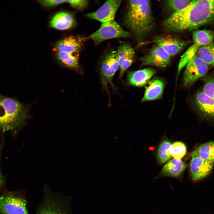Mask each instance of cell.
<instances>
[{"mask_svg":"<svg viewBox=\"0 0 214 214\" xmlns=\"http://www.w3.org/2000/svg\"><path fill=\"white\" fill-rule=\"evenodd\" d=\"M203 90L204 93L214 100V78L206 81Z\"/></svg>","mask_w":214,"mask_h":214,"instance_id":"83f0119b","label":"cell"},{"mask_svg":"<svg viewBox=\"0 0 214 214\" xmlns=\"http://www.w3.org/2000/svg\"><path fill=\"white\" fill-rule=\"evenodd\" d=\"M116 54L120 70L119 77L121 78L126 70L132 64L134 52L130 45L125 44L119 47Z\"/></svg>","mask_w":214,"mask_h":214,"instance_id":"4fadbf2b","label":"cell"},{"mask_svg":"<svg viewBox=\"0 0 214 214\" xmlns=\"http://www.w3.org/2000/svg\"><path fill=\"white\" fill-rule=\"evenodd\" d=\"M75 24V20L73 16L66 12L57 13L53 16L50 22L51 27L59 30L70 29Z\"/></svg>","mask_w":214,"mask_h":214,"instance_id":"ac0fdd59","label":"cell"},{"mask_svg":"<svg viewBox=\"0 0 214 214\" xmlns=\"http://www.w3.org/2000/svg\"><path fill=\"white\" fill-rule=\"evenodd\" d=\"M28 107L18 100L0 94V130L14 131L22 126L28 117Z\"/></svg>","mask_w":214,"mask_h":214,"instance_id":"3957f363","label":"cell"},{"mask_svg":"<svg viewBox=\"0 0 214 214\" xmlns=\"http://www.w3.org/2000/svg\"><path fill=\"white\" fill-rule=\"evenodd\" d=\"M124 22L139 44L152 32L155 26L150 1L130 0Z\"/></svg>","mask_w":214,"mask_h":214,"instance_id":"7a4b0ae2","label":"cell"},{"mask_svg":"<svg viewBox=\"0 0 214 214\" xmlns=\"http://www.w3.org/2000/svg\"><path fill=\"white\" fill-rule=\"evenodd\" d=\"M2 143L0 146V160L2 149ZM5 180L4 177L3 176L1 171L0 168V192L2 191L5 189Z\"/></svg>","mask_w":214,"mask_h":214,"instance_id":"4dcf8cb0","label":"cell"},{"mask_svg":"<svg viewBox=\"0 0 214 214\" xmlns=\"http://www.w3.org/2000/svg\"><path fill=\"white\" fill-rule=\"evenodd\" d=\"M191 155L190 170L191 178L194 181L201 180L210 173L213 164L202 158L192 152Z\"/></svg>","mask_w":214,"mask_h":214,"instance_id":"7c38bea8","label":"cell"},{"mask_svg":"<svg viewBox=\"0 0 214 214\" xmlns=\"http://www.w3.org/2000/svg\"><path fill=\"white\" fill-rule=\"evenodd\" d=\"M199 47L193 44L191 45L181 57L177 70L178 76L182 69L185 66L190 60L196 54Z\"/></svg>","mask_w":214,"mask_h":214,"instance_id":"d4e9b609","label":"cell"},{"mask_svg":"<svg viewBox=\"0 0 214 214\" xmlns=\"http://www.w3.org/2000/svg\"><path fill=\"white\" fill-rule=\"evenodd\" d=\"M202 158L214 163V141L203 143L192 152Z\"/></svg>","mask_w":214,"mask_h":214,"instance_id":"7402d4cb","label":"cell"},{"mask_svg":"<svg viewBox=\"0 0 214 214\" xmlns=\"http://www.w3.org/2000/svg\"><path fill=\"white\" fill-rule=\"evenodd\" d=\"M43 196L37 205L36 214H73L71 197L52 191L48 185L43 188Z\"/></svg>","mask_w":214,"mask_h":214,"instance_id":"277c9868","label":"cell"},{"mask_svg":"<svg viewBox=\"0 0 214 214\" xmlns=\"http://www.w3.org/2000/svg\"><path fill=\"white\" fill-rule=\"evenodd\" d=\"M83 38L73 36L66 37L58 41L55 45L57 51L78 53L83 45Z\"/></svg>","mask_w":214,"mask_h":214,"instance_id":"e0dca14e","label":"cell"},{"mask_svg":"<svg viewBox=\"0 0 214 214\" xmlns=\"http://www.w3.org/2000/svg\"><path fill=\"white\" fill-rule=\"evenodd\" d=\"M197 55L207 65H214V43L199 47Z\"/></svg>","mask_w":214,"mask_h":214,"instance_id":"603a6c76","label":"cell"},{"mask_svg":"<svg viewBox=\"0 0 214 214\" xmlns=\"http://www.w3.org/2000/svg\"><path fill=\"white\" fill-rule=\"evenodd\" d=\"M195 106L200 113L205 117L214 119V100L202 91L197 93L194 97Z\"/></svg>","mask_w":214,"mask_h":214,"instance_id":"9a60e30c","label":"cell"},{"mask_svg":"<svg viewBox=\"0 0 214 214\" xmlns=\"http://www.w3.org/2000/svg\"><path fill=\"white\" fill-rule=\"evenodd\" d=\"M214 21V0H191L183 9L174 12L163 24L168 31L181 32L196 29Z\"/></svg>","mask_w":214,"mask_h":214,"instance_id":"6da1fadb","label":"cell"},{"mask_svg":"<svg viewBox=\"0 0 214 214\" xmlns=\"http://www.w3.org/2000/svg\"><path fill=\"white\" fill-rule=\"evenodd\" d=\"M39 2L44 6L51 7L66 2V0H42L39 1Z\"/></svg>","mask_w":214,"mask_h":214,"instance_id":"f546056e","label":"cell"},{"mask_svg":"<svg viewBox=\"0 0 214 214\" xmlns=\"http://www.w3.org/2000/svg\"><path fill=\"white\" fill-rule=\"evenodd\" d=\"M186 152V147L183 143L177 141L172 144L170 153L173 158L181 159L185 155Z\"/></svg>","mask_w":214,"mask_h":214,"instance_id":"484cf974","label":"cell"},{"mask_svg":"<svg viewBox=\"0 0 214 214\" xmlns=\"http://www.w3.org/2000/svg\"><path fill=\"white\" fill-rule=\"evenodd\" d=\"M122 0L106 1L95 12L86 14L88 18L98 21L102 23L114 20L117 11Z\"/></svg>","mask_w":214,"mask_h":214,"instance_id":"8fae6325","label":"cell"},{"mask_svg":"<svg viewBox=\"0 0 214 214\" xmlns=\"http://www.w3.org/2000/svg\"><path fill=\"white\" fill-rule=\"evenodd\" d=\"M152 41L161 48L171 57L177 54L189 43L188 41L169 35L155 36Z\"/></svg>","mask_w":214,"mask_h":214,"instance_id":"9c48e42d","label":"cell"},{"mask_svg":"<svg viewBox=\"0 0 214 214\" xmlns=\"http://www.w3.org/2000/svg\"><path fill=\"white\" fill-rule=\"evenodd\" d=\"M131 34L123 29L114 20L102 23L100 27L89 38L97 45L106 40L130 37Z\"/></svg>","mask_w":214,"mask_h":214,"instance_id":"8992f818","label":"cell"},{"mask_svg":"<svg viewBox=\"0 0 214 214\" xmlns=\"http://www.w3.org/2000/svg\"><path fill=\"white\" fill-rule=\"evenodd\" d=\"M66 2L69 3L71 7L79 10L84 8L88 3V1L85 0H66Z\"/></svg>","mask_w":214,"mask_h":214,"instance_id":"f1b7e54d","label":"cell"},{"mask_svg":"<svg viewBox=\"0 0 214 214\" xmlns=\"http://www.w3.org/2000/svg\"><path fill=\"white\" fill-rule=\"evenodd\" d=\"M171 144L169 141L166 140L163 141L160 144L158 149L157 156L161 163L168 162L172 157L170 153Z\"/></svg>","mask_w":214,"mask_h":214,"instance_id":"cb8c5ba5","label":"cell"},{"mask_svg":"<svg viewBox=\"0 0 214 214\" xmlns=\"http://www.w3.org/2000/svg\"><path fill=\"white\" fill-rule=\"evenodd\" d=\"M191 0H168L164 1L165 6L174 12L180 10L188 5Z\"/></svg>","mask_w":214,"mask_h":214,"instance_id":"4316f807","label":"cell"},{"mask_svg":"<svg viewBox=\"0 0 214 214\" xmlns=\"http://www.w3.org/2000/svg\"><path fill=\"white\" fill-rule=\"evenodd\" d=\"M156 73L155 70L151 68L129 71L127 73V83L129 85L138 87L143 86L149 81Z\"/></svg>","mask_w":214,"mask_h":214,"instance_id":"5bb4252c","label":"cell"},{"mask_svg":"<svg viewBox=\"0 0 214 214\" xmlns=\"http://www.w3.org/2000/svg\"><path fill=\"white\" fill-rule=\"evenodd\" d=\"M171 57L161 48L155 45L140 60L142 65H149L163 68L170 64Z\"/></svg>","mask_w":214,"mask_h":214,"instance_id":"30bf717a","label":"cell"},{"mask_svg":"<svg viewBox=\"0 0 214 214\" xmlns=\"http://www.w3.org/2000/svg\"><path fill=\"white\" fill-rule=\"evenodd\" d=\"M24 190L4 191L0 195V214H29Z\"/></svg>","mask_w":214,"mask_h":214,"instance_id":"5b68a950","label":"cell"},{"mask_svg":"<svg viewBox=\"0 0 214 214\" xmlns=\"http://www.w3.org/2000/svg\"><path fill=\"white\" fill-rule=\"evenodd\" d=\"M119 68L116 52H112L108 54L103 61L100 68L101 81L105 89H107V85L110 84L113 89H116L112 80Z\"/></svg>","mask_w":214,"mask_h":214,"instance_id":"ba28073f","label":"cell"},{"mask_svg":"<svg viewBox=\"0 0 214 214\" xmlns=\"http://www.w3.org/2000/svg\"><path fill=\"white\" fill-rule=\"evenodd\" d=\"M186 66L183 82L185 87L190 86L197 79L203 76L208 69V65L196 54Z\"/></svg>","mask_w":214,"mask_h":214,"instance_id":"52a82bcc","label":"cell"},{"mask_svg":"<svg viewBox=\"0 0 214 214\" xmlns=\"http://www.w3.org/2000/svg\"><path fill=\"white\" fill-rule=\"evenodd\" d=\"M57 59L62 64L69 68L79 71L80 66L78 53H66L57 51Z\"/></svg>","mask_w":214,"mask_h":214,"instance_id":"ffe728a7","label":"cell"},{"mask_svg":"<svg viewBox=\"0 0 214 214\" xmlns=\"http://www.w3.org/2000/svg\"><path fill=\"white\" fill-rule=\"evenodd\" d=\"M192 36L194 44L200 47L213 43L214 31L206 29L196 30L193 32Z\"/></svg>","mask_w":214,"mask_h":214,"instance_id":"44dd1931","label":"cell"},{"mask_svg":"<svg viewBox=\"0 0 214 214\" xmlns=\"http://www.w3.org/2000/svg\"><path fill=\"white\" fill-rule=\"evenodd\" d=\"M186 167V164L181 159L173 158L163 166L161 173L164 176L178 177L182 175Z\"/></svg>","mask_w":214,"mask_h":214,"instance_id":"d6986e66","label":"cell"},{"mask_svg":"<svg viewBox=\"0 0 214 214\" xmlns=\"http://www.w3.org/2000/svg\"><path fill=\"white\" fill-rule=\"evenodd\" d=\"M146 84L141 102L159 99L162 97L164 86L162 81L155 79L149 81Z\"/></svg>","mask_w":214,"mask_h":214,"instance_id":"2e32d148","label":"cell"}]
</instances>
